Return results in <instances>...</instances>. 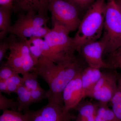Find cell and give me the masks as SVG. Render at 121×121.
Masks as SVG:
<instances>
[{
	"instance_id": "obj_26",
	"label": "cell",
	"mask_w": 121,
	"mask_h": 121,
	"mask_svg": "<svg viewBox=\"0 0 121 121\" xmlns=\"http://www.w3.org/2000/svg\"><path fill=\"white\" fill-rule=\"evenodd\" d=\"M110 102L112 105L121 103V72L118 74L117 91Z\"/></svg>"
},
{
	"instance_id": "obj_21",
	"label": "cell",
	"mask_w": 121,
	"mask_h": 121,
	"mask_svg": "<svg viewBox=\"0 0 121 121\" xmlns=\"http://www.w3.org/2000/svg\"><path fill=\"white\" fill-rule=\"evenodd\" d=\"M9 36L6 37L0 42V63H2V60L6 58V54L8 51L9 50L11 44L13 40L16 37V35L10 33Z\"/></svg>"
},
{
	"instance_id": "obj_22",
	"label": "cell",
	"mask_w": 121,
	"mask_h": 121,
	"mask_svg": "<svg viewBox=\"0 0 121 121\" xmlns=\"http://www.w3.org/2000/svg\"><path fill=\"white\" fill-rule=\"evenodd\" d=\"M18 102L15 101L13 99L6 97L5 95L0 93V110L4 111L10 110L17 111Z\"/></svg>"
},
{
	"instance_id": "obj_7",
	"label": "cell",
	"mask_w": 121,
	"mask_h": 121,
	"mask_svg": "<svg viewBox=\"0 0 121 121\" xmlns=\"http://www.w3.org/2000/svg\"><path fill=\"white\" fill-rule=\"evenodd\" d=\"M116 69L104 71L102 77L86 97L94 99L99 102L107 104L111 102L117 91L118 73Z\"/></svg>"
},
{
	"instance_id": "obj_25",
	"label": "cell",
	"mask_w": 121,
	"mask_h": 121,
	"mask_svg": "<svg viewBox=\"0 0 121 121\" xmlns=\"http://www.w3.org/2000/svg\"><path fill=\"white\" fill-rule=\"evenodd\" d=\"M30 92L32 104L40 102L43 99H48V90H45L41 87Z\"/></svg>"
},
{
	"instance_id": "obj_14",
	"label": "cell",
	"mask_w": 121,
	"mask_h": 121,
	"mask_svg": "<svg viewBox=\"0 0 121 121\" xmlns=\"http://www.w3.org/2000/svg\"><path fill=\"white\" fill-rule=\"evenodd\" d=\"M103 72L100 69L88 67L81 73V78L84 97L102 77Z\"/></svg>"
},
{
	"instance_id": "obj_33",
	"label": "cell",
	"mask_w": 121,
	"mask_h": 121,
	"mask_svg": "<svg viewBox=\"0 0 121 121\" xmlns=\"http://www.w3.org/2000/svg\"><path fill=\"white\" fill-rule=\"evenodd\" d=\"M115 1L121 11V0H115Z\"/></svg>"
},
{
	"instance_id": "obj_20",
	"label": "cell",
	"mask_w": 121,
	"mask_h": 121,
	"mask_svg": "<svg viewBox=\"0 0 121 121\" xmlns=\"http://www.w3.org/2000/svg\"><path fill=\"white\" fill-rule=\"evenodd\" d=\"M23 85L30 91H35L41 87L38 81L39 76L35 72L27 73L22 75Z\"/></svg>"
},
{
	"instance_id": "obj_13",
	"label": "cell",
	"mask_w": 121,
	"mask_h": 121,
	"mask_svg": "<svg viewBox=\"0 0 121 121\" xmlns=\"http://www.w3.org/2000/svg\"><path fill=\"white\" fill-rule=\"evenodd\" d=\"M15 24L19 25L41 27L47 26L49 18L34 11H28L25 13L17 15Z\"/></svg>"
},
{
	"instance_id": "obj_12",
	"label": "cell",
	"mask_w": 121,
	"mask_h": 121,
	"mask_svg": "<svg viewBox=\"0 0 121 121\" xmlns=\"http://www.w3.org/2000/svg\"><path fill=\"white\" fill-rule=\"evenodd\" d=\"M50 30L47 26L37 27L14 24L9 34L12 33L20 39L26 40L32 37L44 38Z\"/></svg>"
},
{
	"instance_id": "obj_1",
	"label": "cell",
	"mask_w": 121,
	"mask_h": 121,
	"mask_svg": "<svg viewBox=\"0 0 121 121\" xmlns=\"http://www.w3.org/2000/svg\"><path fill=\"white\" fill-rule=\"evenodd\" d=\"M86 67L79 56L70 62L57 64L48 58H39L33 72L47 83L48 101L64 107L63 93L68 83Z\"/></svg>"
},
{
	"instance_id": "obj_9",
	"label": "cell",
	"mask_w": 121,
	"mask_h": 121,
	"mask_svg": "<svg viewBox=\"0 0 121 121\" xmlns=\"http://www.w3.org/2000/svg\"><path fill=\"white\" fill-rule=\"evenodd\" d=\"M105 48L102 42L97 40L83 45L78 52L89 66L99 69H112L103 58Z\"/></svg>"
},
{
	"instance_id": "obj_2",
	"label": "cell",
	"mask_w": 121,
	"mask_h": 121,
	"mask_svg": "<svg viewBox=\"0 0 121 121\" xmlns=\"http://www.w3.org/2000/svg\"><path fill=\"white\" fill-rule=\"evenodd\" d=\"M105 0H96L89 7L81 21L73 39L76 51L83 45L97 41L103 32L106 3Z\"/></svg>"
},
{
	"instance_id": "obj_30",
	"label": "cell",
	"mask_w": 121,
	"mask_h": 121,
	"mask_svg": "<svg viewBox=\"0 0 121 121\" xmlns=\"http://www.w3.org/2000/svg\"><path fill=\"white\" fill-rule=\"evenodd\" d=\"M7 82L8 85L7 94L9 95L12 93H16L20 86L11 83Z\"/></svg>"
},
{
	"instance_id": "obj_17",
	"label": "cell",
	"mask_w": 121,
	"mask_h": 121,
	"mask_svg": "<svg viewBox=\"0 0 121 121\" xmlns=\"http://www.w3.org/2000/svg\"><path fill=\"white\" fill-rule=\"evenodd\" d=\"M16 94L17 95V111L22 112L29 109L32 105L31 92L24 85L19 87Z\"/></svg>"
},
{
	"instance_id": "obj_18",
	"label": "cell",
	"mask_w": 121,
	"mask_h": 121,
	"mask_svg": "<svg viewBox=\"0 0 121 121\" xmlns=\"http://www.w3.org/2000/svg\"><path fill=\"white\" fill-rule=\"evenodd\" d=\"M95 116V121H121L112 109L108 107L107 104L99 102Z\"/></svg>"
},
{
	"instance_id": "obj_5",
	"label": "cell",
	"mask_w": 121,
	"mask_h": 121,
	"mask_svg": "<svg viewBox=\"0 0 121 121\" xmlns=\"http://www.w3.org/2000/svg\"><path fill=\"white\" fill-rule=\"evenodd\" d=\"M27 40L15 37L9 48L10 53L6 57L7 64L22 75L33 71L37 62L31 54Z\"/></svg>"
},
{
	"instance_id": "obj_27",
	"label": "cell",
	"mask_w": 121,
	"mask_h": 121,
	"mask_svg": "<svg viewBox=\"0 0 121 121\" xmlns=\"http://www.w3.org/2000/svg\"><path fill=\"white\" fill-rule=\"evenodd\" d=\"M75 5L78 10L89 8L95 0H66Z\"/></svg>"
},
{
	"instance_id": "obj_24",
	"label": "cell",
	"mask_w": 121,
	"mask_h": 121,
	"mask_svg": "<svg viewBox=\"0 0 121 121\" xmlns=\"http://www.w3.org/2000/svg\"><path fill=\"white\" fill-rule=\"evenodd\" d=\"M0 64V80L6 81L14 74L16 73L13 69L7 64L6 61H2Z\"/></svg>"
},
{
	"instance_id": "obj_32",
	"label": "cell",
	"mask_w": 121,
	"mask_h": 121,
	"mask_svg": "<svg viewBox=\"0 0 121 121\" xmlns=\"http://www.w3.org/2000/svg\"><path fill=\"white\" fill-rule=\"evenodd\" d=\"M0 93H8V85L5 81L0 80Z\"/></svg>"
},
{
	"instance_id": "obj_15",
	"label": "cell",
	"mask_w": 121,
	"mask_h": 121,
	"mask_svg": "<svg viewBox=\"0 0 121 121\" xmlns=\"http://www.w3.org/2000/svg\"><path fill=\"white\" fill-rule=\"evenodd\" d=\"M98 104L82 101L75 109L78 112L77 117L80 121H95Z\"/></svg>"
},
{
	"instance_id": "obj_4",
	"label": "cell",
	"mask_w": 121,
	"mask_h": 121,
	"mask_svg": "<svg viewBox=\"0 0 121 121\" xmlns=\"http://www.w3.org/2000/svg\"><path fill=\"white\" fill-rule=\"evenodd\" d=\"M53 23L50 29L44 38L55 55L58 64L68 62L74 60L76 50L73 39L69 37L70 32L67 29L56 22Z\"/></svg>"
},
{
	"instance_id": "obj_28",
	"label": "cell",
	"mask_w": 121,
	"mask_h": 121,
	"mask_svg": "<svg viewBox=\"0 0 121 121\" xmlns=\"http://www.w3.org/2000/svg\"><path fill=\"white\" fill-rule=\"evenodd\" d=\"M6 81L7 82L13 83L19 86L23 85V77L20 76L19 74L17 73L14 74Z\"/></svg>"
},
{
	"instance_id": "obj_3",
	"label": "cell",
	"mask_w": 121,
	"mask_h": 121,
	"mask_svg": "<svg viewBox=\"0 0 121 121\" xmlns=\"http://www.w3.org/2000/svg\"><path fill=\"white\" fill-rule=\"evenodd\" d=\"M104 54L109 55L121 47V11L115 0L106 3L103 35Z\"/></svg>"
},
{
	"instance_id": "obj_23",
	"label": "cell",
	"mask_w": 121,
	"mask_h": 121,
	"mask_svg": "<svg viewBox=\"0 0 121 121\" xmlns=\"http://www.w3.org/2000/svg\"><path fill=\"white\" fill-rule=\"evenodd\" d=\"M109 55V59L107 62L110 65L112 69L121 70V47Z\"/></svg>"
},
{
	"instance_id": "obj_19",
	"label": "cell",
	"mask_w": 121,
	"mask_h": 121,
	"mask_svg": "<svg viewBox=\"0 0 121 121\" xmlns=\"http://www.w3.org/2000/svg\"><path fill=\"white\" fill-rule=\"evenodd\" d=\"M0 121H29L26 114L17 111L7 110L4 111L0 116Z\"/></svg>"
},
{
	"instance_id": "obj_6",
	"label": "cell",
	"mask_w": 121,
	"mask_h": 121,
	"mask_svg": "<svg viewBox=\"0 0 121 121\" xmlns=\"http://www.w3.org/2000/svg\"><path fill=\"white\" fill-rule=\"evenodd\" d=\"M48 9L52 23L62 25L70 32L78 29L81 21L79 10L71 2L66 0H48Z\"/></svg>"
},
{
	"instance_id": "obj_29",
	"label": "cell",
	"mask_w": 121,
	"mask_h": 121,
	"mask_svg": "<svg viewBox=\"0 0 121 121\" xmlns=\"http://www.w3.org/2000/svg\"><path fill=\"white\" fill-rule=\"evenodd\" d=\"M112 110L117 117L121 121V103L113 105Z\"/></svg>"
},
{
	"instance_id": "obj_10",
	"label": "cell",
	"mask_w": 121,
	"mask_h": 121,
	"mask_svg": "<svg viewBox=\"0 0 121 121\" xmlns=\"http://www.w3.org/2000/svg\"><path fill=\"white\" fill-rule=\"evenodd\" d=\"M81 73L68 83L63 93V109L66 113L75 109L84 97L81 78Z\"/></svg>"
},
{
	"instance_id": "obj_8",
	"label": "cell",
	"mask_w": 121,
	"mask_h": 121,
	"mask_svg": "<svg viewBox=\"0 0 121 121\" xmlns=\"http://www.w3.org/2000/svg\"><path fill=\"white\" fill-rule=\"evenodd\" d=\"M23 113L27 115L29 121H71L75 118L70 113H65L63 107L50 101L39 110L29 109Z\"/></svg>"
},
{
	"instance_id": "obj_16",
	"label": "cell",
	"mask_w": 121,
	"mask_h": 121,
	"mask_svg": "<svg viewBox=\"0 0 121 121\" xmlns=\"http://www.w3.org/2000/svg\"><path fill=\"white\" fill-rule=\"evenodd\" d=\"M13 8L0 6V40H2L9 34L12 25L11 17Z\"/></svg>"
},
{
	"instance_id": "obj_31",
	"label": "cell",
	"mask_w": 121,
	"mask_h": 121,
	"mask_svg": "<svg viewBox=\"0 0 121 121\" xmlns=\"http://www.w3.org/2000/svg\"><path fill=\"white\" fill-rule=\"evenodd\" d=\"M15 0H0V6L13 8Z\"/></svg>"
},
{
	"instance_id": "obj_34",
	"label": "cell",
	"mask_w": 121,
	"mask_h": 121,
	"mask_svg": "<svg viewBox=\"0 0 121 121\" xmlns=\"http://www.w3.org/2000/svg\"><path fill=\"white\" fill-rule=\"evenodd\" d=\"M75 121H79V119H78V118L76 117V119Z\"/></svg>"
},
{
	"instance_id": "obj_11",
	"label": "cell",
	"mask_w": 121,
	"mask_h": 121,
	"mask_svg": "<svg viewBox=\"0 0 121 121\" xmlns=\"http://www.w3.org/2000/svg\"><path fill=\"white\" fill-rule=\"evenodd\" d=\"M48 0H15L13 12L18 15L32 11L48 17Z\"/></svg>"
}]
</instances>
